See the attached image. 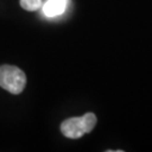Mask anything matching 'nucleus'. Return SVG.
<instances>
[{
	"label": "nucleus",
	"mask_w": 152,
	"mask_h": 152,
	"mask_svg": "<svg viewBox=\"0 0 152 152\" xmlns=\"http://www.w3.org/2000/svg\"><path fill=\"white\" fill-rule=\"evenodd\" d=\"M97 123V117L92 113H87L81 117H71L61 124L62 134L69 139H80L86 133H90Z\"/></svg>",
	"instance_id": "1"
},
{
	"label": "nucleus",
	"mask_w": 152,
	"mask_h": 152,
	"mask_svg": "<svg viewBox=\"0 0 152 152\" xmlns=\"http://www.w3.org/2000/svg\"><path fill=\"white\" fill-rule=\"evenodd\" d=\"M26 86V76L19 68L14 65L0 66V87L14 95H18Z\"/></svg>",
	"instance_id": "2"
},
{
	"label": "nucleus",
	"mask_w": 152,
	"mask_h": 152,
	"mask_svg": "<svg viewBox=\"0 0 152 152\" xmlns=\"http://www.w3.org/2000/svg\"><path fill=\"white\" fill-rule=\"evenodd\" d=\"M68 0H48L42 6V11L46 17H56L64 12Z\"/></svg>",
	"instance_id": "3"
},
{
	"label": "nucleus",
	"mask_w": 152,
	"mask_h": 152,
	"mask_svg": "<svg viewBox=\"0 0 152 152\" xmlns=\"http://www.w3.org/2000/svg\"><path fill=\"white\" fill-rule=\"evenodd\" d=\"M43 5V0H20V6L27 11H36Z\"/></svg>",
	"instance_id": "4"
}]
</instances>
